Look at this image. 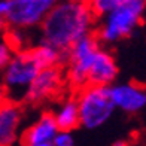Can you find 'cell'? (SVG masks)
<instances>
[{"instance_id":"6da1fadb","label":"cell","mask_w":146,"mask_h":146,"mask_svg":"<svg viewBox=\"0 0 146 146\" xmlns=\"http://www.w3.org/2000/svg\"><path fill=\"white\" fill-rule=\"evenodd\" d=\"M96 19L97 17L87 2L57 0L39 24L40 40L60 51H67L76 40L92 33Z\"/></svg>"},{"instance_id":"7a4b0ae2","label":"cell","mask_w":146,"mask_h":146,"mask_svg":"<svg viewBox=\"0 0 146 146\" xmlns=\"http://www.w3.org/2000/svg\"><path fill=\"white\" fill-rule=\"evenodd\" d=\"M146 0H124L102 15L98 27V40L116 43L130 37L143 21Z\"/></svg>"},{"instance_id":"3957f363","label":"cell","mask_w":146,"mask_h":146,"mask_svg":"<svg viewBox=\"0 0 146 146\" xmlns=\"http://www.w3.org/2000/svg\"><path fill=\"white\" fill-rule=\"evenodd\" d=\"M76 104L79 125L88 130H96L104 125L115 112V106L109 96V87L103 85L87 84L79 91Z\"/></svg>"},{"instance_id":"277c9868","label":"cell","mask_w":146,"mask_h":146,"mask_svg":"<svg viewBox=\"0 0 146 146\" xmlns=\"http://www.w3.org/2000/svg\"><path fill=\"white\" fill-rule=\"evenodd\" d=\"M39 70L40 69L31 57L30 49L24 48L15 51L11 61L2 70V78H0L6 91V98L15 103L24 102L25 92Z\"/></svg>"},{"instance_id":"5b68a950","label":"cell","mask_w":146,"mask_h":146,"mask_svg":"<svg viewBox=\"0 0 146 146\" xmlns=\"http://www.w3.org/2000/svg\"><path fill=\"white\" fill-rule=\"evenodd\" d=\"M100 48L102 46L98 37L90 33V35L76 40L66 51L64 63H67L66 79L70 84V87L81 90L88 84L90 66Z\"/></svg>"},{"instance_id":"8992f818","label":"cell","mask_w":146,"mask_h":146,"mask_svg":"<svg viewBox=\"0 0 146 146\" xmlns=\"http://www.w3.org/2000/svg\"><path fill=\"white\" fill-rule=\"evenodd\" d=\"M8 8L5 21L11 27L30 30L39 27L45 15L57 3V0H6Z\"/></svg>"},{"instance_id":"52a82bcc","label":"cell","mask_w":146,"mask_h":146,"mask_svg":"<svg viewBox=\"0 0 146 146\" xmlns=\"http://www.w3.org/2000/svg\"><path fill=\"white\" fill-rule=\"evenodd\" d=\"M64 84V75L61 70L55 67H45L37 72L30 87L25 92L24 102L30 104H39L57 96Z\"/></svg>"},{"instance_id":"ba28073f","label":"cell","mask_w":146,"mask_h":146,"mask_svg":"<svg viewBox=\"0 0 146 146\" xmlns=\"http://www.w3.org/2000/svg\"><path fill=\"white\" fill-rule=\"evenodd\" d=\"M109 96L115 109L125 113H137L146 106V91L136 82H113L109 85Z\"/></svg>"},{"instance_id":"9c48e42d","label":"cell","mask_w":146,"mask_h":146,"mask_svg":"<svg viewBox=\"0 0 146 146\" xmlns=\"http://www.w3.org/2000/svg\"><path fill=\"white\" fill-rule=\"evenodd\" d=\"M118 78V64L109 51L98 49L88 70V84L109 87Z\"/></svg>"},{"instance_id":"30bf717a","label":"cell","mask_w":146,"mask_h":146,"mask_svg":"<svg viewBox=\"0 0 146 146\" xmlns=\"http://www.w3.org/2000/svg\"><path fill=\"white\" fill-rule=\"evenodd\" d=\"M23 112L15 102L0 104V146H12L19 134Z\"/></svg>"},{"instance_id":"8fae6325","label":"cell","mask_w":146,"mask_h":146,"mask_svg":"<svg viewBox=\"0 0 146 146\" xmlns=\"http://www.w3.org/2000/svg\"><path fill=\"white\" fill-rule=\"evenodd\" d=\"M57 133H58V127L55 124L54 115L52 113H43L24 131L23 143L24 145L51 143Z\"/></svg>"},{"instance_id":"7c38bea8","label":"cell","mask_w":146,"mask_h":146,"mask_svg":"<svg viewBox=\"0 0 146 146\" xmlns=\"http://www.w3.org/2000/svg\"><path fill=\"white\" fill-rule=\"evenodd\" d=\"M30 52H31V57L35 58L36 64L39 66V69L55 67L60 63H64L66 60V51H60L55 46L42 40L35 48H30Z\"/></svg>"},{"instance_id":"4fadbf2b","label":"cell","mask_w":146,"mask_h":146,"mask_svg":"<svg viewBox=\"0 0 146 146\" xmlns=\"http://www.w3.org/2000/svg\"><path fill=\"white\" fill-rule=\"evenodd\" d=\"M54 115L55 124L58 130L63 131H73L79 125V112H78V104L76 100L69 98L63 102L58 106V109Z\"/></svg>"},{"instance_id":"5bb4252c","label":"cell","mask_w":146,"mask_h":146,"mask_svg":"<svg viewBox=\"0 0 146 146\" xmlns=\"http://www.w3.org/2000/svg\"><path fill=\"white\" fill-rule=\"evenodd\" d=\"M3 39L12 46V49H14V51L24 49V43H25V30L11 27L8 31L5 33V37H3Z\"/></svg>"},{"instance_id":"9a60e30c","label":"cell","mask_w":146,"mask_h":146,"mask_svg":"<svg viewBox=\"0 0 146 146\" xmlns=\"http://www.w3.org/2000/svg\"><path fill=\"white\" fill-rule=\"evenodd\" d=\"M121 2H124V0H87V3L90 5V8L96 14V17L104 15L108 11L115 8V6L119 5Z\"/></svg>"},{"instance_id":"2e32d148","label":"cell","mask_w":146,"mask_h":146,"mask_svg":"<svg viewBox=\"0 0 146 146\" xmlns=\"http://www.w3.org/2000/svg\"><path fill=\"white\" fill-rule=\"evenodd\" d=\"M51 146H75V137H73L72 131L58 130V133L52 139Z\"/></svg>"},{"instance_id":"e0dca14e","label":"cell","mask_w":146,"mask_h":146,"mask_svg":"<svg viewBox=\"0 0 146 146\" xmlns=\"http://www.w3.org/2000/svg\"><path fill=\"white\" fill-rule=\"evenodd\" d=\"M14 49H12V46L5 40V39H0V72H2L6 64L11 61L12 55H14Z\"/></svg>"},{"instance_id":"ac0fdd59","label":"cell","mask_w":146,"mask_h":146,"mask_svg":"<svg viewBox=\"0 0 146 146\" xmlns=\"http://www.w3.org/2000/svg\"><path fill=\"white\" fill-rule=\"evenodd\" d=\"M3 102H6V91H5V87H3V82L0 79V104Z\"/></svg>"},{"instance_id":"d6986e66","label":"cell","mask_w":146,"mask_h":146,"mask_svg":"<svg viewBox=\"0 0 146 146\" xmlns=\"http://www.w3.org/2000/svg\"><path fill=\"white\" fill-rule=\"evenodd\" d=\"M6 30V21L3 17H0V33H3Z\"/></svg>"},{"instance_id":"ffe728a7","label":"cell","mask_w":146,"mask_h":146,"mask_svg":"<svg viewBox=\"0 0 146 146\" xmlns=\"http://www.w3.org/2000/svg\"><path fill=\"white\" fill-rule=\"evenodd\" d=\"M112 146H128V145L125 143V142H122V140H118V142H115Z\"/></svg>"},{"instance_id":"44dd1931","label":"cell","mask_w":146,"mask_h":146,"mask_svg":"<svg viewBox=\"0 0 146 146\" xmlns=\"http://www.w3.org/2000/svg\"><path fill=\"white\" fill-rule=\"evenodd\" d=\"M25 146H51V143H40V145H25Z\"/></svg>"},{"instance_id":"7402d4cb","label":"cell","mask_w":146,"mask_h":146,"mask_svg":"<svg viewBox=\"0 0 146 146\" xmlns=\"http://www.w3.org/2000/svg\"><path fill=\"white\" fill-rule=\"evenodd\" d=\"M66 2H87V0H66Z\"/></svg>"}]
</instances>
